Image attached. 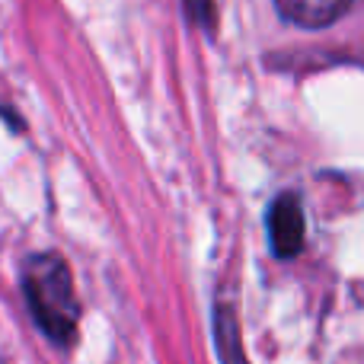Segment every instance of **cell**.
I'll return each mask as SVG.
<instances>
[{
  "mask_svg": "<svg viewBox=\"0 0 364 364\" xmlns=\"http://www.w3.org/2000/svg\"><path fill=\"white\" fill-rule=\"evenodd\" d=\"M23 288L38 329L55 346L61 348L74 346L77 326H80V304H77L74 278H70L68 262L61 256H55V252L32 256L23 272Z\"/></svg>",
  "mask_w": 364,
  "mask_h": 364,
  "instance_id": "1",
  "label": "cell"
},
{
  "mask_svg": "<svg viewBox=\"0 0 364 364\" xmlns=\"http://www.w3.org/2000/svg\"><path fill=\"white\" fill-rule=\"evenodd\" d=\"M269 237H272L275 256H282V259H291L304 250V240H307V218H304V205L297 195L284 192L282 198L272 205Z\"/></svg>",
  "mask_w": 364,
  "mask_h": 364,
  "instance_id": "2",
  "label": "cell"
},
{
  "mask_svg": "<svg viewBox=\"0 0 364 364\" xmlns=\"http://www.w3.org/2000/svg\"><path fill=\"white\" fill-rule=\"evenodd\" d=\"M355 0H275L278 13L288 23L304 26V29H323L333 26L336 19H342L348 13Z\"/></svg>",
  "mask_w": 364,
  "mask_h": 364,
  "instance_id": "3",
  "label": "cell"
},
{
  "mask_svg": "<svg viewBox=\"0 0 364 364\" xmlns=\"http://www.w3.org/2000/svg\"><path fill=\"white\" fill-rule=\"evenodd\" d=\"M214 336H218V352L224 358V364H246L243 348H240L237 323H233L230 310L218 307V314H214Z\"/></svg>",
  "mask_w": 364,
  "mask_h": 364,
  "instance_id": "4",
  "label": "cell"
},
{
  "mask_svg": "<svg viewBox=\"0 0 364 364\" xmlns=\"http://www.w3.org/2000/svg\"><path fill=\"white\" fill-rule=\"evenodd\" d=\"M208 4V0H192V6H205Z\"/></svg>",
  "mask_w": 364,
  "mask_h": 364,
  "instance_id": "5",
  "label": "cell"
}]
</instances>
